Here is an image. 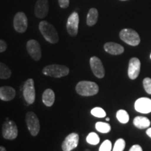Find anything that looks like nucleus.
<instances>
[{"mask_svg":"<svg viewBox=\"0 0 151 151\" xmlns=\"http://www.w3.org/2000/svg\"><path fill=\"white\" fill-rule=\"evenodd\" d=\"M41 35L47 41L50 43H56L59 41V36L52 24L47 21H41L39 24Z\"/></svg>","mask_w":151,"mask_h":151,"instance_id":"1","label":"nucleus"},{"mask_svg":"<svg viewBox=\"0 0 151 151\" xmlns=\"http://www.w3.org/2000/svg\"><path fill=\"white\" fill-rule=\"evenodd\" d=\"M99 86L94 82L83 81L78 83L76 86V90L79 95L83 97H90L95 95L99 92Z\"/></svg>","mask_w":151,"mask_h":151,"instance_id":"2","label":"nucleus"},{"mask_svg":"<svg viewBox=\"0 0 151 151\" xmlns=\"http://www.w3.org/2000/svg\"><path fill=\"white\" fill-rule=\"evenodd\" d=\"M43 73L53 78H61L67 76L69 73V69L67 67L60 65H50L43 69Z\"/></svg>","mask_w":151,"mask_h":151,"instance_id":"3","label":"nucleus"},{"mask_svg":"<svg viewBox=\"0 0 151 151\" xmlns=\"http://www.w3.org/2000/svg\"><path fill=\"white\" fill-rule=\"evenodd\" d=\"M120 37L124 43L132 46H137L141 42V39L135 30L129 28L122 29L120 32Z\"/></svg>","mask_w":151,"mask_h":151,"instance_id":"4","label":"nucleus"},{"mask_svg":"<svg viewBox=\"0 0 151 151\" xmlns=\"http://www.w3.org/2000/svg\"><path fill=\"white\" fill-rule=\"evenodd\" d=\"M18 134V129L16 122L6 119L2 124V136L7 140H14Z\"/></svg>","mask_w":151,"mask_h":151,"instance_id":"5","label":"nucleus"},{"mask_svg":"<svg viewBox=\"0 0 151 151\" xmlns=\"http://www.w3.org/2000/svg\"><path fill=\"white\" fill-rule=\"evenodd\" d=\"M26 123L28 130L32 136L36 137L40 131V123L37 115L32 111H28L26 114Z\"/></svg>","mask_w":151,"mask_h":151,"instance_id":"6","label":"nucleus"},{"mask_svg":"<svg viewBox=\"0 0 151 151\" xmlns=\"http://www.w3.org/2000/svg\"><path fill=\"white\" fill-rule=\"evenodd\" d=\"M23 97L26 102L29 104H32L36 98V91L35 82L32 78H29L25 81L23 86Z\"/></svg>","mask_w":151,"mask_h":151,"instance_id":"7","label":"nucleus"},{"mask_svg":"<svg viewBox=\"0 0 151 151\" xmlns=\"http://www.w3.org/2000/svg\"><path fill=\"white\" fill-rule=\"evenodd\" d=\"M27 18L23 12H18L14 18V27L17 32L23 33L27 29Z\"/></svg>","mask_w":151,"mask_h":151,"instance_id":"8","label":"nucleus"},{"mask_svg":"<svg viewBox=\"0 0 151 151\" xmlns=\"http://www.w3.org/2000/svg\"><path fill=\"white\" fill-rule=\"evenodd\" d=\"M78 14L76 11H74L69 16L67 22V32L71 37H76V36L78 35Z\"/></svg>","mask_w":151,"mask_h":151,"instance_id":"9","label":"nucleus"},{"mask_svg":"<svg viewBox=\"0 0 151 151\" xmlns=\"http://www.w3.org/2000/svg\"><path fill=\"white\" fill-rule=\"evenodd\" d=\"M90 65L92 73L96 77L99 78H102L104 77L105 69L99 58L96 56L92 57L90 60Z\"/></svg>","mask_w":151,"mask_h":151,"instance_id":"10","label":"nucleus"},{"mask_svg":"<svg viewBox=\"0 0 151 151\" xmlns=\"http://www.w3.org/2000/svg\"><path fill=\"white\" fill-rule=\"evenodd\" d=\"M28 53L35 61H39L41 58V49L39 43L35 39H31L27 43Z\"/></svg>","mask_w":151,"mask_h":151,"instance_id":"11","label":"nucleus"},{"mask_svg":"<svg viewBox=\"0 0 151 151\" xmlns=\"http://www.w3.org/2000/svg\"><path fill=\"white\" fill-rule=\"evenodd\" d=\"M79 136L76 133H71L62 143V149L63 151H71L78 146Z\"/></svg>","mask_w":151,"mask_h":151,"instance_id":"12","label":"nucleus"},{"mask_svg":"<svg viewBox=\"0 0 151 151\" xmlns=\"http://www.w3.org/2000/svg\"><path fill=\"white\" fill-rule=\"evenodd\" d=\"M134 108L138 112L148 114L151 112V99L146 97L139 98L135 101Z\"/></svg>","mask_w":151,"mask_h":151,"instance_id":"13","label":"nucleus"},{"mask_svg":"<svg viewBox=\"0 0 151 151\" xmlns=\"http://www.w3.org/2000/svg\"><path fill=\"white\" fill-rule=\"evenodd\" d=\"M141 62L137 58H132L129 62L128 67V76L132 80H134L140 73Z\"/></svg>","mask_w":151,"mask_h":151,"instance_id":"14","label":"nucleus"},{"mask_svg":"<svg viewBox=\"0 0 151 151\" xmlns=\"http://www.w3.org/2000/svg\"><path fill=\"white\" fill-rule=\"evenodd\" d=\"M48 0H37L35 8V14L37 18H44L48 15Z\"/></svg>","mask_w":151,"mask_h":151,"instance_id":"15","label":"nucleus"},{"mask_svg":"<svg viewBox=\"0 0 151 151\" xmlns=\"http://www.w3.org/2000/svg\"><path fill=\"white\" fill-rule=\"evenodd\" d=\"M16 97V90L11 86H2L0 88V99L9 101Z\"/></svg>","mask_w":151,"mask_h":151,"instance_id":"16","label":"nucleus"},{"mask_svg":"<svg viewBox=\"0 0 151 151\" xmlns=\"http://www.w3.org/2000/svg\"><path fill=\"white\" fill-rule=\"evenodd\" d=\"M104 48L106 52L111 55H118L122 54L124 50L123 46L114 42L106 43L104 46Z\"/></svg>","mask_w":151,"mask_h":151,"instance_id":"17","label":"nucleus"},{"mask_svg":"<svg viewBox=\"0 0 151 151\" xmlns=\"http://www.w3.org/2000/svg\"><path fill=\"white\" fill-rule=\"evenodd\" d=\"M55 99L54 91L51 89H47L43 93L42 101L46 106H52L55 102Z\"/></svg>","mask_w":151,"mask_h":151,"instance_id":"18","label":"nucleus"},{"mask_svg":"<svg viewBox=\"0 0 151 151\" xmlns=\"http://www.w3.org/2000/svg\"><path fill=\"white\" fill-rule=\"evenodd\" d=\"M133 123L139 129H143L148 128L150 125V121L148 118L143 116H137L134 119Z\"/></svg>","mask_w":151,"mask_h":151,"instance_id":"19","label":"nucleus"},{"mask_svg":"<svg viewBox=\"0 0 151 151\" xmlns=\"http://www.w3.org/2000/svg\"><path fill=\"white\" fill-rule=\"evenodd\" d=\"M98 11L95 8L90 9L87 16V24L88 26H93L98 20Z\"/></svg>","mask_w":151,"mask_h":151,"instance_id":"20","label":"nucleus"},{"mask_svg":"<svg viewBox=\"0 0 151 151\" xmlns=\"http://www.w3.org/2000/svg\"><path fill=\"white\" fill-rule=\"evenodd\" d=\"M11 71L8 66L4 63L0 62V79L6 80L11 77Z\"/></svg>","mask_w":151,"mask_h":151,"instance_id":"21","label":"nucleus"},{"mask_svg":"<svg viewBox=\"0 0 151 151\" xmlns=\"http://www.w3.org/2000/svg\"><path fill=\"white\" fill-rule=\"evenodd\" d=\"M116 118L118 120V121L122 124L127 123L129 120V114L127 111L122 110V109L118 111V112L116 113Z\"/></svg>","mask_w":151,"mask_h":151,"instance_id":"22","label":"nucleus"},{"mask_svg":"<svg viewBox=\"0 0 151 151\" xmlns=\"http://www.w3.org/2000/svg\"><path fill=\"white\" fill-rule=\"evenodd\" d=\"M95 128L98 132L101 133H108L111 131L110 124L103 122H98L95 124Z\"/></svg>","mask_w":151,"mask_h":151,"instance_id":"23","label":"nucleus"},{"mask_svg":"<svg viewBox=\"0 0 151 151\" xmlns=\"http://www.w3.org/2000/svg\"><path fill=\"white\" fill-rule=\"evenodd\" d=\"M86 141L91 145H97L99 143L100 139L95 132H90L86 138Z\"/></svg>","mask_w":151,"mask_h":151,"instance_id":"24","label":"nucleus"},{"mask_svg":"<svg viewBox=\"0 0 151 151\" xmlns=\"http://www.w3.org/2000/svg\"><path fill=\"white\" fill-rule=\"evenodd\" d=\"M91 114L97 118H104L106 116V111L101 107H95L91 110Z\"/></svg>","mask_w":151,"mask_h":151,"instance_id":"25","label":"nucleus"},{"mask_svg":"<svg viewBox=\"0 0 151 151\" xmlns=\"http://www.w3.org/2000/svg\"><path fill=\"white\" fill-rule=\"evenodd\" d=\"M125 148V141L123 139H119L115 143L113 151H123Z\"/></svg>","mask_w":151,"mask_h":151,"instance_id":"26","label":"nucleus"},{"mask_svg":"<svg viewBox=\"0 0 151 151\" xmlns=\"http://www.w3.org/2000/svg\"><path fill=\"white\" fill-rule=\"evenodd\" d=\"M112 143L109 140H105L99 147V151H111Z\"/></svg>","mask_w":151,"mask_h":151,"instance_id":"27","label":"nucleus"},{"mask_svg":"<svg viewBox=\"0 0 151 151\" xmlns=\"http://www.w3.org/2000/svg\"><path fill=\"white\" fill-rule=\"evenodd\" d=\"M143 85L147 93L151 94V78H146L143 79Z\"/></svg>","mask_w":151,"mask_h":151,"instance_id":"28","label":"nucleus"},{"mask_svg":"<svg viewBox=\"0 0 151 151\" xmlns=\"http://www.w3.org/2000/svg\"><path fill=\"white\" fill-rule=\"evenodd\" d=\"M58 2L62 9H67L69 6V0H58Z\"/></svg>","mask_w":151,"mask_h":151,"instance_id":"29","label":"nucleus"},{"mask_svg":"<svg viewBox=\"0 0 151 151\" xmlns=\"http://www.w3.org/2000/svg\"><path fill=\"white\" fill-rule=\"evenodd\" d=\"M7 48V44L4 40L0 39V52H4Z\"/></svg>","mask_w":151,"mask_h":151,"instance_id":"30","label":"nucleus"},{"mask_svg":"<svg viewBox=\"0 0 151 151\" xmlns=\"http://www.w3.org/2000/svg\"><path fill=\"white\" fill-rule=\"evenodd\" d=\"M129 151H143V150L139 145H134L131 147Z\"/></svg>","mask_w":151,"mask_h":151,"instance_id":"31","label":"nucleus"},{"mask_svg":"<svg viewBox=\"0 0 151 151\" xmlns=\"http://www.w3.org/2000/svg\"><path fill=\"white\" fill-rule=\"evenodd\" d=\"M146 134L149 137L151 138V127L148 128V129L146 130Z\"/></svg>","mask_w":151,"mask_h":151,"instance_id":"32","label":"nucleus"},{"mask_svg":"<svg viewBox=\"0 0 151 151\" xmlns=\"http://www.w3.org/2000/svg\"><path fill=\"white\" fill-rule=\"evenodd\" d=\"M0 151H6V149L4 146H0Z\"/></svg>","mask_w":151,"mask_h":151,"instance_id":"33","label":"nucleus"},{"mask_svg":"<svg viewBox=\"0 0 151 151\" xmlns=\"http://www.w3.org/2000/svg\"><path fill=\"white\" fill-rule=\"evenodd\" d=\"M106 121H109V120H110V119H109V118H106Z\"/></svg>","mask_w":151,"mask_h":151,"instance_id":"34","label":"nucleus"},{"mask_svg":"<svg viewBox=\"0 0 151 151\" xmlns=\"http://www.w3.org/2000/svg\"><path fill=\"white\" fill-rule=\"evenodd\" d=\"M120 1H127V0H120Z\"/></svg>","mask_w":151,"mask_h":151,"instance_id":"35","label":"nucleus"},{"mask_svg":"<svg viewBox=\"0 0 151 151\" xmlns=\"http://www.w3.org/2000/svg\"><path fill=\"white\" fill-rule=\"evenodd\" d=\"M150 59H151V54H150Z\"/></svg>","mask_w":151,"mask_h":151,"instance_id":"36","label":"nucleus"}]
</instances>
